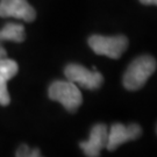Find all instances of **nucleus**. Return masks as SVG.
Wrapping results in <instances>:
<instances>
[{
    "mask_svg": "<svg viewBox=\"0 0 157 157\" xmlns=\"http://www.w3.org/2000/svg\"><path fill=\"white\" fill-rule=\"evenodd\" d=\"M26 39L25 27L20 23H7L0 29V41L23 42Z\"/></svg>",
    "mask_w": 157,
    "mask_h": 157,
    "instance_id": "nucleus-9",
    "label": "nucleus"
},
{
    "mask_svg": "<svg viewBox=\"0 0 157 157\" xmlns=\"http://www.w3.org/2000/svg\"><path fill=\"white\" fill-rule=\"evenodd\" d=\"M64 75L67 80L72 82L87 90H97L104 83V77L97 70H89L85 67L76 63L67 64L64 69Z\"/></svg>",
    "mask_w": 157,
    "mask_h": 157,
    "instance_id": "nucleus-4",
    "label": "nucleus"
},
{
    "mask_svg": "<svg viewBox=\"0 0 157 157\" xmlns=\"http://www.w3.org/2000/svg\"><path fill=\"white\" fill-rule=\"evenodd\" d=\"M156 67V59L150 55L136 57L127 67L122 78V84L129 91L140 90L155 72Z\"/></svg>",
    "mask_w": 157,
    "mask_h": 157,
    "instance_id": "nucleus-1",
    "label": "nucleus"
},
{
    "mask_svg": "<svg viewBox=\"0 0 157 157\" xmlns=\"http://www.w3.org/2000/svg\"><path fill=\"white\" fill-rule=\"evenodd\" d=\"M0 17L32 22L36 17V12L27 0H0Z\"/></svg>",
    "mask_w": 157,
    "mask_h": 157,
    "instance_id": "nucleus-6",
    "label": "nucleus"
},
{
    "mask_svg": "<svg viewBox=\"0 0 157 157\" xmlns=\"http://www.w3.org/2000/svg\"><path fill=\"white\" fill-rule=\"evenodd\" d=\"M141 135L142 128L137 124H130L128 126L122 124H113L108 132L106 149L113 151L128 141L137 140Z\"/></svg>",
    "mask_w": 157,
    "mask_h": 157,
    "instance_id": "nucleus-5",
    "label": "nucleus"
},
{
    "mask_svg": "<svg viewBox=\"0 0 157 157\" xmlns=\"http://www.w3.org/2000/svg\"><path fill=\"white\" fill-rule=\"evenodd\" d=\"M51 100L58 101L67 112L75 113L83 102V95L78 86L70 80H55L48 89Z\"/></svg>",
    "mask_w": 157,
    "mask_h": 157,
    "instance_id": "nucleus-2",
    "label": "nucleus"
},
{
    "mask_svg": "<svg viewBox=\"0 0 157 157\" xmlns=\"http://www.w3.org/2000/svg\"><path fill=\"white\" fill-rule=\"evenodd\" d=\"M89 45L97 55L118 59L128 48V39L124 35L102 36L92 35L89 39Z\"/></svg>",
    "mask_w": 157,
    "mask_h": 157,
    "instance_id": "nucleus-3",
    "label": "nucleus"
},
{
    "mask_svg": "<svg viewBox=\"0 0 157 157\" xmlns=\"http://www.w3.org/2000/svg\"><path fill=\"white\" fill-rule=\"evenodd\" d=\"M107 137H108V128L106 124H94L90 132V137L87 141H83L79 143L80 149L89 157H98L100 151L106 148Z\"/></svg>",
    "mask_w": 157,
    "mask_h": 157,
    "instance_id": "nucleus-7",
    "label": "nucleus"
},
{
    "mask_svg": "<svg viewBox=\"0 0 157 157\" xmlns=\"http://www.w3.org/2000/svg\"><path fill=\"white\" fill-rule=\"evenodd\" d=\"M19 71V65L15 61L5 58L0 61V105L7 106L11 102V97L7 90V83Z\"/></svg>",
    "mask_w": 157,
    "mask_h": 157,
    "instance_id": "nucleus-8",
    "label": "nucleus"
},
{
    "mask_svg": "<svg viewBox=\"0 0 157 157\" xmlns=\"http://www.w3.org/2000/svg\"><path fill=\"white\" fill-rule=\"evenodd\" d=\"M40 157L41 156V152H40L39 149H33L32 151H30V157Z\"/></svg>",
    "mask_w": 157,
    "mask_h": 157,
    "instance_id": "nucleus-13",
    "label": "nucleus"
},
{
    "mask_svg": "<svg viewBox=\"0 0 157 157\" xmlns=\"http://www.w3.org/2000/svg\"><path fill=\"white\" fill-rule=\"evenodd\" d=\"M141 4L143 5H156L157 6V0H140Z\"/></svg>",
    "mask_w": 157,
    "mask_h": 157,
    "instance_id": "nucleus-12",
    "label": "nucleus"
},
{
    "mask_svg": "<svg viewBox=\"0 0 157 157\" xmlns=\"http://www.w3.org/2000/svg\"><path fill=\"white\" fill-rule=\"evenodd\" d=\"M5 58H7V52H6L5 48L0 44V61L1 59H5Z\"/></svg>",
    "mask_w": 157,
    "mask_h": 157,
    "instance_id": "nucleus-11",
    "label": "nucleus"
},
{
    "mask_svg": "<svg viewBox=\"0 0 157 157\" xmlns=\"http://www.w3.org/2000/svg\"><path fill=\"white\" fill-rule=\"evenodd\" d=\"M156 132H157V126H156Z\"/></svg>",
    "mask_w": 157,
    "mask_h": 157,
    "instance_id": "nucleus-14",
    "label": "nucleus"
},
{
    "mask_svg": "<svg viewBox=\"0 0 157 157\" xmlns=\"http://www.w3.org/2000/svg\"><path fill=\"white\" fill-rule=\"evenodd\" d=\"M30 151H32V149L29 148L27 144H21V146L17 148V157H30Z\"/></svg>",
    "mask_w": 157,
    "mask_h": 157,
    "instance_id": "nucleus-10",
    "label": "nucleus"
}]
</instances>
